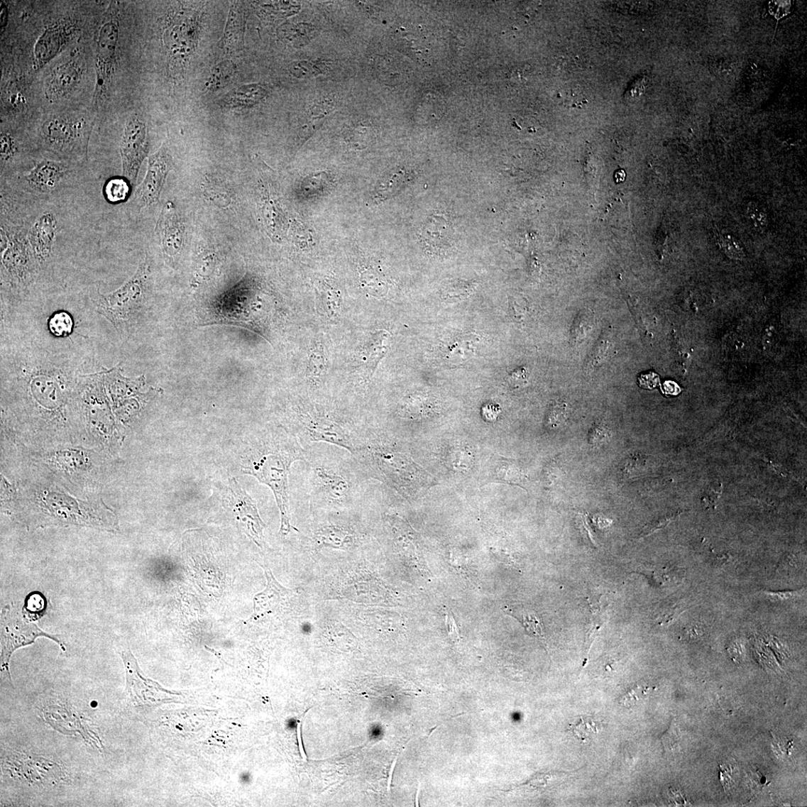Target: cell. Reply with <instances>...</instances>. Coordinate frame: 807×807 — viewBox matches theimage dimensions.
Instances as JSON below:
<instances>
[{
  "label": "cell",
  "mask_w": 807,
  "mask_h": 807,
  "mask_svg": "<svg viewBox=\"0 0 807 807\" xmlns=\"http://www.w3.org/2000/svg\"><path fill=\"white\" fill-rule=\"evenodd\" d=\"M308 454L298 437L286 430H275L254 436L245 450L243 473L258 479L270 488L276 500L281 520L280 533L291 531L290 517L289 473L295 461L307 462Z\"/></svg>",
  "instance_id": "1"
},
{
  "label": "cell",
  "mask_w": 807,
  "mask_h": 807,
  "mask_svg": "<svg viewBox=\"0 0 807 807\" xmlns=\"http://www.w3.org/2000/svg\"><path fill=\"white\" fill-rule=\"evenodd\" d=\"M352 456L359 473L385 483L408 501L422 497L436 485L434 478L412 458L381 446L371 434Z\"/></svg>",
  "instance_id": "2"
},
{
  "label": "cell",
  "mask_w": 807,
  "mask_h": 807,
  "mask_svg": "<svg viewBox=\"0 0 807 807\" xmlns=\"http://www.w3.org/2000/svg\"><path fill=\"white\" fill-rule=\"evenodd\" d=\"M310 488L312 498L333 507H344L356 498L358 479L347 463L311 461Z\"/></svg>",
  "instance_id": "3"
},
{
  "label": "cell",
  "mask_w": 807,
  "mask_h": 807,
  "mask_svg": "<svg viewBox=\"0 0 807 807\" xmlns=\"http://www.w3.org/2000/svg\"><path fill=\"white\" fill-rule=\"evenodd\" d=\"M38 503L53 522L111 528L117 525L114 514L102 503L82 502L51 490L42 493Z\"/></svg>",
  "instance_id": "4"
},
{
  "label": "cell",
  "mask_w": 807,
  "mask_h": 807,
  "mask_svg": "<svg viewBox=\"0 0 807 807\" xmlns=\"http://www.w3.org/2000/svg\"><path fill=\"white\" fill-rule=\"evenodd\" d=\"M201 12L181 9L170 19L164 34L168 64L173 75H182L195 51L200 32Z\"/></svg>",
  "instance_id": "5"
},
{
  "label": "cell",
  "mask_w": 807,
  "mask_h": 807,
  "mask_svg": "<svg viewBox=\"0 0 807 807\" xmlns=\"http://www.w3.org/2000/svg\"><path fill=\"white\" fill-rule=\"evenodd\" d=\"M119 23L116 17H109L99 31L96 45L97 83L94 97L101 102L108 95L116 65L119 40Z\"/></svg>",
  "instance_id": "6"
},
{
  "label": "cell",
  "mask_w": 807,
  "mask_h": 807,
  "mask_svg": "<svg viewBox=\"0 0 807 807\" xmlns=\"http://www.w3.org/2000/svg\"><path fill=\"white\" fill-rule=\"evenodd\" d=\"M149 150L148 129L143 119L133 116L126 121L121 144L123 174L136 183L141 163Z\"/></svg>",
  "instance_id": "7"
},
{
  "label": "cell",
  "mask_w": 807,
  "mask_h": 807,
  "mask_svg": "<svg viewBox=\"0 0 807 807\" xmlns=\"http://www.w3.org/2000/svg\"><path fill=\"white\" fill-rule=\"evenodd\" d=\"M225 503L232 510L245 533L261 547L263 544L265 524L260 517L256 503L239 486L235 478L230 481L229 486L226 488Z\"/></svg>",
  "instance_id": "8"
},
{
  "label": "cell",
  "mask_w": 807,
  "mask_h": 807,
  "mask_svg": "<svg viewBox=\"0 0 807 807\" xmlns=\"http://www.w3.org/2000/svg\"><path fill=\"white\" fill-rule=\"evenodd\" d=\"M121 656L126 674V691L131 701L135 706L158 703L172 700V693L141 675L136 659L131 650L123 651Z\"/></svg>",
  "instance_id": "9"
},
{
  "label": "cell",
  "mask_w": 807,
  "mask_h": 807,
  "mask_svg": "<svg viewBox=\"0 0 807 807\" xmlns=\"http://www.w3.org/2000/svg\"><path fill=\"white\" fill-rule=\"evenodd\" d=\"M147 278V265H141L136 274L122 287L107 295H101V307L104 315L113 323L123 318L128 309L139 298Z\"/></svg>",
  "instance_id": "10"
},
{
  "label": "cell",
  "mask_w": 807,
  "mask_h": 807,
  "mask_svg": "<svg viewBox=\"0 0 807 807\" xmlns=\"http://www.w3.org/2000/svg\"><path fill=\"white\" fill-rule=\"evenodd\" d=\"M172 166V158L165 146H162L151 155L146 178L139 188L138 197L141 205L148 207L159 202L166 177Z\"/></svg>",
  "instance_id": "11"
},
{
  "label": "cell",
  "mask_w": 807,
  "mask_h": 807,
  "mask_svg": "<svg viewBox=\"0 0 807 807\" xmlns=\"http://www.w3.org/2000/svg\"><path fill=\"white\" fill-rule=\"evenodd\" d=\"M47 637L57 643L63 650L65 648L55 637L41 631L35 625H27L21 621L15 625H4L2 629V652H1V671L11 679L9 671V661L11 655L15 651L22 647L29 645L34 642L38 637Z\"/></svg>",
  "instance_id": "12"
},
{
  "label": "cell",
  "mask_w": 807,
  "mask_h": 807,
  "mask_svg": "<svg viewBox=\"0 0 807 807\" xmlns=\"http://www.w3.org/2000/svg\"><path fill=\"white\" fill-rule=\"evenodd\" d=\"M82 132V121L67 116L52 117L42 126V135L45 140L56 149H63L74 145Z\"/></svg>",
  "instance_id": "13"
},
{
  "label": "cell",
  "mask_w": 807,
  "mask_h": 807,
  "mask_svg": "<svg viewBox=\"0 0 807 807\" xmlns=\"http://www.w3.org/2000/svg\"><path fill=\"white\" fill-rule=\"evenodd\" d=\"M158 232L164 253L170 258L176 256L182 247L185 226L171 202L164 206L158 222Z\"/></svg>",
  "instance_id": "14"
},
{
  "label": "cell",
  "mask_w": 807,
  "mask_h": 807,
  "mask_svg": "<svg viewBox=\"0 0 807 807\" xmlns=\"http://www.w3.org/2000/svg\"><path fill=\"white\" fill-rule=\"evenodd\" d=\"M420 238L424 248L432 253L444 254L455 245V234L444 216L432 215L422 226Z\"/></svg>",
  "instance_id": "15"
},
{
  "label": "cell",
  "mask_w": 807,
  "mask_h": 807,
  "mask_svg": "<svg viewBox=\"0 0 807 807\" xmlns=\"http://www.w3.org/2000/svg\"><path fill=\"white\" fill-rule=\"evenodd\" d=\"M82 75L80 64L70 60L55 66L48 79L47 94L51 99H60L75 91Z\"/></svg>",
  "instance_id": "16"
},
{
  "label": "cell",
  "mask_w": 807,
  "mask_h": 807,
  "mask_svg": "<svg viewBox=\"0 0 807 807\" xmlns=\"http://www.w3.org/2000/svg\"><path fill=\"white\" fill-rule=\"evenodd\" d=\"M267 578L265 589L255 596L253 600V615L255 620L274 613L280 605L285 603L291 596L292 591L282 586L274 577L270 569L264 568Z\"/></svg>",
  "instance_id": "17"
},
{
  "label": "cell",
  "mask_w": 807,
  "mask_h": 807,
  "mask_svg": "<svg viewBox=\"0 0 807 807\" xmlns=\"http://www.w3.org/2000/svg\"><path fill=\"white\" fill-rule=\"evenodd\" d=\"M73 33L67 24H56L48 29L38 38L35 48V60L38 66L47 64L63 49Z\"/></svg>",
  "instance_id": "18"
},
{
  "label": "cell",
  "mask_w": 807,
  "mask_h": 807,
  "mask_svg": "<svg viewBox=\"0 0 807 807\" xmlns=\"http://www.w3.org/2000/svg\"><path fill=\"white\" fill-rule=\"evenodd\" d=\"M57 221L50 212L42 215L30 232V243L39 260H46L52 251Z\"/></svg>",
  "instance_id": "19"
},
{
  "label": "cell",
  "mask_w": 807,
  "mask_h": 807,
  "mask_svg": "<svg viewBox=\"0 0 807 807\" xmlns=\"http://www.w3.org/2000/svg\"><path fill=\"white\" fill-rule=\"evenodd\" d=\"M66 168L60 163L43 160L38 163L26 177V181L33 190L47 193L59 185L65 175Z\"/></svg>",
  "instance_id": "20"
},
{
  "label": "cell",
  "mask_w": 807,
  "mask_h": 807,
  "mask_svg": "<svg viewBox=\"0 0 807 807\" xmlns=\"http://www.w3.org/2000/svg\"><path fill=\"white\" fill-rule=\"evenodd\" d=\"M317 547L348 550L355 547L357 536L351 529L339 525H326L318 529L313 535Z\"/></svg>",
  "instance_id": "21"
},
{
  "label": "cell",
  "mask_w": 807,
  "mask_h": 807,
  "mask_svg": "<svg viewBox=\"0 0 807 807\" xmlns=\"http://www.w3.org/2000/svg\"><path fill=\"white\" fill-rule=\"evenodd\" d=\"M246 28L243 5L235 2L231 6L228 23L222 38V45L226 50L235 51L243 48Z\"/></svg>",
  "instance_id": "22"
},
{
  "label": "cell",
  "mask_w": 807,
  "mask_h": 807,
  "mask_svg": "<svg viewBox=\"0 0 807 807\" xmlns=\"http://www.w3.org/2000/svg\"><path fill=\"white\" fill-rule=\"evenodd\" d=\"M265 95L266 92L260 84H246L224 95L221 105L230 109L251 107L260 103Z\"/></svg>",
  "instance_id": "23"
},
{
  "label": "cell",
  "mask_w": 807,
  "mask_h": 807,
  "mask_svg": "<svg viewBox=\"0 0 807 807\" xmlns=\"http://www.w3.org/2000/svg\"><path fill=\"white\" fill-rule=\"evenodd\" d=\"M490 481L505 483L507 485H517L522 488L523 481L527 476L523 474L516 463L511 460L501 458L495 467Z\"/></svg>",
  "instance_id": "24"
},
{
  "label": "cell",
  "mask_w": 807,
  "mask_h": 807,
  "mask_svg": "<svg viewBox=\"0 0 807 807\" xmlns=\"http://www.w3.org/2000/svg\"><path fill=\"white\" fill-rule=\"evenodd\" d=\"M590 607L591 615L588 622V629L585 639L586 657L583 664V668L588 661L589 652L593 642L594 639H595L597 634L604 625L606 618L605 612L603 610L600 601L593 602V603L590 602Z\"/></svg>",
  "instance_id": "25"
},
{
  "label": "cell",
  "mask_w": 807,
  "mask_h": 807,
  "mask_svg": "<svg viewBox=\"0 0 807 807\" xmlns=\"http://www.w3.org/2000/svg\"><path fill=\"white\" fill-rule=\"evenodd\" d=\"M334 109V104L330 101H324L322 104L315 106L310 110L307 119L303 123L301 131L300 132V138L302 140V145L305 143L311 135H313L319 127L322 124L325 118H326Z\"/></svg>",
  "instance_id": "26"
},
{
  "label": "cell",
  "mask_w": 807,
  "mask_h": 807,
  "mask_svg": "<svg viewBox=\"0 0 807 807\" xmlns=\"http://www.w3.org/2000/svg\"><path fill=\"white\" fill-rule=\"evenodd\" d=\"M131 192V183L125 177L110 178L105 184L104 194L106 200L112 204H117L128 199Z\"/></svg>",
  "instance_id": "27"
},
{
  "label": "cell",
  "mask_w": 807,
  "mask_h": 807,
  "mask_svg": "<svg viewBox=\"0 0 807 807\" xmlns=\"http://www.w3.org/2000/svg\"><path fill=\"white\" fill-rule=\"evenodd\" d=\"M509 613L517 618L530 635L541 640L545 646L547 645L543 622L540 617L534 612L522 608L511 610Z\"/></svg>",
  "instance_id": "28"
},
{
  "label": "cell",
  "mask_w": 807,
  "mask_h": 807,
  "mask_svg": "<svg viewBox=\"0 0 807 807\" xmlns=\"http://www.w3.org/2000/svg\"><path fill=\"white\" fill-rule=\"evenodd\" d=\"M236 67L231 61H224L212 68L205 83L207 91H216L231 82Z\"/></svg>",
  "instance_id": "29"
},
{
  "label": "cell",
  "mask_w": 807,
  "mask_h": 807,
  "mask_svg": "<svg viewBox=\"0 0 807 807\" xmlns=\"http://www.w3.org/2000/svg\"><path fill=\"white\" fill-rule=\"evenodd\" d=\"M390 334L387 331H380L375 334L371 344L369 364L370 375H372L379 362L383 358L388 351L390 343Z\"/></svg>",
  "instance_id": "30"
},
{
  "label": "cell",
  "mask_w": 807,
  "mask_h": 807,
  "mask_svg": "<svg viewBox=\"0 0 807 807\" xmlns=\"http://www.w3.org/2000/svg\"><path fill=\"white\" fill-rule=\"evenodd\" d=\"M576 772H574L573 773L551 772L550 773L546 774H538L534 775L531 779V780H529L526 784L524 785L537 789L544 790L548 787L556 786L563 784Z\"/></svg>",
  "instance_id": "31"
},
{
  "label": "cell",
  "mask_w": 807,
  "mask_h": 807,
  "mask_svg": "<svg viewBox=\"0 0 807 807\" xmlns=\"http://www.w3.org/2000/svg\"><path fill=\"white\" fill-rule=\"evenodd\" d=\"M325 373V361L323 350L316 348L311 351L309 357L307 368V377L311 384L317 385L321 383Z\"/></svg>",
  "instance_id": "32"
},
{
  "label": "cell",
  "mask_w": 807,
  "mask_h": 807,
  "mask_svg": "<svg viewBox=\"0 0 807 807\" xmlns=\"http://www.w3.org/2000/svg\"><path fill=\"white\" fill-rule=\"evenodd\" d=\"M600 723L595 719L582 718L578 723L571 726L576 737L583 743H587L600 732Z\"/></svg>",
  "instance_id": "33"
},
{
  "label": "cell",
  "mask_w": 807,
  "mask_h": 807,
  "mask_svg": "<svg viewBox=\"0 0 807 807\" xmlns=\"http://www.w3.org/2000/svg\"><path fill=\"white\" fill-rule=\"evenodd\" d=\"M654 689L644 682L637 684L620 696L617 700L618 704L622 707L631 708L643 701Z\"/></svg>",
  "instance_id": "34"
},
{
  "label": "cell",
  "mask_w": 807,
  "mask_h": 807,
  "mask_svg": "<svg viewBox=\"0 0 807 807\" xmlns=\"http://www.w3.org/2000/svg\"><path fill=\"white\" fill-rule=\"evenodd\" d=\"M593 325V316L590 310L583 309L577 316L573 325L571 334L575 344L581 343L587 336Z\"/></svg>",
  "instance_id": "35"
},
{
  "label": "cell",
  "mask_w": 807,
  "mask_h": 807,
  "mask_svg": "<svg viewBox=\"0 0 807 807\" xmlns=\"http://www.w3.org/2000/svg\"><path fill=\"white\" fill-rule=\"evenodd\" d=\"M718 244L722 251L734 260H742L745 257L744 248L739 239L729 234H719Z\"/></svg>",
  "instance_id": "36"
},
{
  "label": "cell",
  "mask_w": 807,
  "mask_h": 807,
  "mask_svg": "<svg viewBox=\"0 0 807 807\" xmlns=\"http://www.w3.org/2000/svg\"><path fill=\"white\" fill-rule=\"evenodd\" d=\"M74 322L66 312L54 314L49 320L50 332L56 336H65L72 332Z\"/></svg>",
  "instance_id": "37"
},
{
  "label": "cell",
  "mask_w": 807,
  "mask_h": 807,
  "mask_svg": "<svg viewBox=\"0 0 807 807\" xmlns=\"http://www.w3.org/2000/svg\"><path fill=\"white\" fill-rule=\"evenodd\" d=\"M661 742L666 754L676 753L681 747V732L675 720H672L668 730L661 736Z\"/></svg>",
  "instance_id": "38"
},
{
  "label": "cell",
  "mask_w": 807,
  "mask_h": 807,
  "mask_svg": "<svg viewBox=\"0 0 807 807\" xmlns=\"http://www.w3.org/2000/svg\"><path fill=\"white\" fill-rule=\"evenodd\" d=\"M371 138V126L364 122H360L353 127L348 133L347 140L352 147L357 149L364 148Z\"/></svg>",
  "instance_id": "39"
},
{
  "label": "cell",
  "mask_w": 807,
  "mask_h": 807,
  "mask_svg": "<svg viewBox=\"0 0 807 807\" xmlns=\"http://www.w3.org/2000/svg\"><path fill=\"white\" fill-rule=\"evenodd\" d=\"M612 346V342L610 339L607 331L603 333L599 341L595 346L593 348L589 360L588 362V367L593 369L598 366L606 358L608 351H610Z\"/></svg>",
  "instance_id": "40"
},
{
  "label": "cell",
  "mask_w": 807,
  "mask_h": 807,
  "mask_svg": "<svg viewBox=\"0 0 807 807\" xmlns=\"http://www.w3.org/2000/svg\"><path fill=\"white\" fill-rule=\"evenodd\" d=\"M568 406L564 402H554L548 410L547 416V424L551 428H556L566 419Z\"/></svg>",
  "instance_id": "41"
},
{
  "label": "cell",
  "mask_w": 807,
  "mask_h": 807,
  "mask_svg": "<svg viewBox=\"0 0 807 807\" xmlns=\"http://www.w3.org/2000/svg\"><path fill=\"white\" fill-rule=\"evenodd\" d=\"M16 151L15 139L9 133L2 132L1 138H0V153H1L2 161H9L15 155Z\"/></svg>",
  "instance_id": "42"
},
{
  "label": "cell",
  "mask_w": 807,
  "mask_h": 807,
  "mask_svg": "<svg viewBox=\"0 0 807 807\" xmlns=\"http://www.w3.org/2000/svg\"><path fill=\"white\" fill-rule=\"evenodd\" d=\"M681 611H682L681 606L676 603L661 607L655 615V620L659 625H666L679 615Z\"/></svg>",
  "instance_id": "43"
},
{
  "label": "cell",
  "mask_w": 807,
  "mask_h": 807,
  "mask_svg": "<svg viewBox=\"0 0 807 807\" xmlns=\"http://www.w3.org/2000/svg\"><path fill=\"white\" fill-rule=\"evenodd\" d=\"M23 610L31 616L37 615L45 610V599L40 594L35 593L28 598Z\"/></svg>",
  "instance_id": "44"
},
{
  "label": "cell",
  "mask_w": 807,
  "mask_h": 807,
  "mask_svg": "<svg viewBox=\"0 0 807 807\" xmlns=\"http://www.w3.org/2000/svg\"><path fill=\"white\" fill-rule=\"evenodd\" d=\"M324 298L325 307H326L331 315H335L339 309L341 298H339V296L332 289H329L325 291Z\"/></svg>",
  "instance_id": "45"
},
{
  "label": "cell",
  "mask_w": 807,
  "mask_h": 807,
  "mask_svg": "<svg viewBox=\"0 0 807 807\" xmlns=\"http://www.w3.org/2000/svg\"><path fill=\"white\" fill-rule=\"evenodd\" d=\"M671 520H672V517H665L663 519H660L659 520L654 522L653 523H650L649 525L647 526L644 529L643 532L641 533L640 538L647 537V536L649 535L650 534H652L656 530L659 529L664 526H666L667 524H669V522Z\"/></svg>",
  "instance_id": "46"
},
{
  "label": "cell",
  "mask_w": 807,
  "mask_h": 807,
  "mask_svg": "<svg viewBox=\"0 0 807 807\" xmlns=\"http://www.w3.org/2000/svg\"><path fill=\"white\" fill-rule=\"evenodd\" d=\"M509 383L513 387H521L527 383V373L525 370L515 372L509 378Z\"/></svg>",
  "instance_id": "47"
},
{
  "label": "cell",
  "mask_w": 807,
  "mask_h": 807,
  "mask_svg": "<svg viewBox=\"0 0 807 807\" xmlns=\"http://www.w3.org/2000/svg\"><path fill=\"white\" fill-rule=\"evenodd\" d=\"M640 387L644 389H653L659 384V378L657 375L650 373L643 375L639 379Z\"/></svg>",
  "instance_id": "48"
},
{
  "label": "cell",
  "mask_w": 807,
  "mask_h": 807,
  "mask_svg": "<svg viewBox=\"0 0 807 807\" xmlns=\"http://www.w3.org/2000/svg\"><path fill=\"white\" fill-rule=\"evenodd\" d=\"M446 625L448 627L449 635L450 638L453 640L459 639V632L456 628V622L451 617H446Z\"/></svg>",
  "instance_id": "49"
},
{
  "label": "cell",
  "mask_w": 807,
  "mask_h": 807,
  "mask_svg": "<svg viewBox=\"0 0 807 807\" xmlns=\"http://www.w3.org/2000/svg\"><path fill=\"white\" fill-rule=\"evenodd\" d=\"M768 595L776 600H786L796 595L797 592H768Z\"/></svg>",
  "instance_id": "50"
},
{
  "label": "cell",
  "mask_w": 807,
  "mask_h": 807,
  "mask_svg": "<svg viewBox=\"0 0 807 807\" xmlns=\"http://www.w3.org/2000/svg\"><path fill=\"white\" fill-rule=\"evenodd\" d=\"M663 389L664 390V392L666 394L676 395L677 393L681 392V390H679V388H678V386L676 384L672 383V382H670V381L668 382V383H665L664 385Z\"/></svg>",
  "instance_id": "51"
},
{
  "label": "cell",
  "mask_w": 807,
  "mask_h": 807,
  "mask_svg": "<svg viewBox=\"0 0 807 807\" xmlns=\"http://www.w3.org/2000/svg\"><path fill=\"white\" fill-rule=\"evenodd\" d=\"M301 725H302L301 721H300V723L298 724V741H299L301 755L303 758V760L307 762V755L305 754L304 748L303 747V743H302Z\"/></svg>",
  "instance_id": "52"
}]
</instances>
